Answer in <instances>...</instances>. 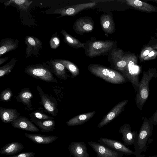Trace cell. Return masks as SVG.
<instances>
[{
	"label": "cell",
	"instance_id": "6da1fadb",
	"mask_svg": "<svg viewBox=\"0 0 157 157\" xmlns=\"http://www.w3.org/2000/svg\"><path fill=\"white\" fill-rule=\"evenodd\" d=\"M153 124L150 119L144 117L143 122L140 129L137 138L134 144L136 157H145L141 153L146 152L153 140L150 138L153 131Z\"/></svg>",
	"mask_w": 157,
	"mask_h": 157
},
{
	"label": "cell",
	"instance_id": "7a4b0ae2",
	"mask_svg": "<svg viewBox=\"0 0 157 157\" xmlns=\"http://www.w3.org/2000/svg\"><path fill=\"white\" fill-rule=\"evenodd\" d=\"M116 42L111 40H98L91 39L85 43V53L90 58L95 57L108 53L117 48Z\"/></svg>",
	"mask_w": 157,
	"mask_h": 157
},
{
	"label": "cell",
	"instance_id": "3957f363",
	"mask_svg": "<svg viewBox=\"0 0 157 157\" xmlns=\"http://www.w3.org/2000/svg\"><path fill=\"white\" fill-rule=\"evenodd\" d=\"M88 70L95 76L111 83L120 84L125 81V77L119 72L97 64L90 65Z\"/></svg>",
	"mask_w": 157,
	"mask_h": 157
},
{
	"label": "cell",
	"instance_id": "277c9868",
	"mask_svg": "<svg viewBox=\"0 0 157 157\" xmlns=\"http://www.w3.org/2000/svg\"><path fill=\"white\" fill-rule=\"evenodd\" d=\"M154 77L157 78V73L155 71L150 70L143 72L135 99L136 106L140 111L142 110L148 99L149 94V84L151 80Z\"/></svg>",
	"mask_w": 157,
	"mask_h": 157
},
{
	"label": "cell",
	"instance_id": "5b68a950",
	"mask_svg": "<svg viewBox=\"0 0 157 157\" xmlns=\"http://www.w3.org/2000/svg\"><path fill=\"white\" fill-rule=\"evenodd\" d=\"M24 71L29 75L38 80L48 82H58L52 74L41 64L29 65L25 68Z\"/></svg>",
	"mask_w": 157,
	"mask_h": 157
},
{
	"label": "cell",
	"instance_id": "8992f818",
	"mask_svg": "<svg viewBox=\"0 0 157 157\" xmlns=\"http://www.w3.org/2000/svg\"><path fill=\"white\" fill-rule=\"evenodd\" d=\"M128 58L127 65L122 73L132 83L135 92H137L140 82L138 77L139 68L136 65V58L130 55H128Z\"/></svg>",
	"mask_w": 157,
	"mask_h": 157
},
{
	"label": "cell",
	"instance_id": "52a82bcc",
	"mask_svg": "<svg viewBox=\"0 0 157 157\" xmlns=\"http://www.w3.org/2000/svg\"><path fill=\"white\" fill-rule=\"evenodd\" d=\"M109 60L115 69L123 73L128 63V55L124 54L123 51L120 48H116L109 52Z\"/></svg>",
	"mask_w": 157,
	"mask_h": 157
},
{
	"label": "cell",
	"instance_id": "ba28073f",
	"mask_svg": "<svg viewBox=\"0 0 157 157\" xmlns=\"http://www.w3.org/2000/svg\"><path fill=\"white\" fill-rule=\"evenodd\" d=\"M97 5L96 2H94L67 6L55 10L52 12V14L60 15L57 19L66 16H73L82 11L91 8Z\"/></svg>",
	"mask_w": 157,
	"mask_h": 157
},
{
	"label": "cell",
	"instance_id": "9c48e42d",
	"mask_svg": "<svg viewBox=\"0 0 157 157\" xmlns=\"http://www.w3.org/2000/svg\"><path fill=\"white\" fill-rule=\"evenodd\" d=\"M101 144L118 152L122 153L126 155H134L135 151L127 147L123 143L114 140L104 137H100L98 140Z\"/></svg>",
	"mask_w": 157,
	"mask_h": 157
},
{
	"label": "cell",
	"instance_id": "30bf717a",
	"mask_svg": "<svg viewBox=\"0 0 157 157\" xmlns=\"http://www.w3.org/2000/svg\"><path fill=\"white\" fill-rule=\"evenodd\" d=\"M97 157H123L124 154L118 152L95 141H87Z\"/></svg>",
	"mask_w": 157,
	"mask_h": 157
},
{
	"label": "cell",
	"instance_id": "8fae6325",
	"mask_svg": "<svg viewBox=\"0 0 157 157\" xmlns=\"http://www.w3.org/2000/svg\"><path fill=\"white\" fill-rule=\"evenodd\" d=\"M94 22L89 17H80L77 19L73 25V29L77 33L83 35L91 32L94 29Z\"/></svg>",
	"mask_w": 157,
	"mask_h": 157
},
{
	"label": "cell",
	"instance_id": "7c38bea8",
	"mask_svg": "<svg viewBox=\"0 0 157 157\" xmlns=\"http://www.w3.org/2000/svg\"><path fill=\"white\" fill-rule=\"evenodd\" d=\"M25 42L27 45L26 48V57L30 56H37L42 48V43L37 38L33 36H27Z\"/></svg>",
	"mask_w": 157,
	"mask_h": 157
},
{
	"label": "cell",
	"instance_id": "4fadbf2b",
	"mask_svg": "<svg viewBox=\"0 0 157 157\" xmlns=\"http://www.w3.org/2000/svg\"><path fill=\"white\" fill-rule=\"evenodd\" d=\"M37 89L40 95L42 105L45 110L53 116H56L58 112L56 100L52 97L44 93L39 86Z\"/></svg>",
	"mask_w": 157,
	"mask_h": 157
},
{
	"label": "cell",
	"instance_id": "5bb4252c",
	"mask_svg": "<svg viewBox=\"0 0 157 157\" xmlns=\"http://www.w3.org/2000/svg\"><path fill=\"white\" fill-rule=\"evenodd\" d=\"M118 132L122 135L121 139L126 146L134 145L137 138L138 133L135 131L132 132L130 125L125 123L119 128Z\"/></svg>",
	"mask_w": 157,
	"mask_h": 157
},
{
	"label": "cell",
	"instance_id": "9a60e30c",
	"mask_svg": "<svg viewBox=\"0 0 157 157\" xmlns=\"http://www.w3.org/2000/svg\"><path fill=\"white\" fill-rule=\"evenodd\" d=\"M128 102V100H124L116 105L99 123L98 127L101 128L111 122L123 111Z\"/></svg>",
	"mask_w": 157,
	"mask_h": 157
},
{
	"label": "cell",
	"instance_id": "2e32d148",
	"mask_svg": "<svg viewBox=\"0 0 157 157\" xmlns=\"http://www.w3.org/2000/svg\"><path fill=\"white\" fill-rule=\"evenodd\" d=\"M10 123L13 127L21 130L31 132L39 131L38 128L25 117L20 116Z\"/></svg>",
	"mask_w": 157,
	"mask_h": 157
},
{
	"label": "cell",
	"instance_id": "e0dca14e",
	"mask_svg": "<svg viewBox=\"0 0 157 157\" xmlns=\"http://www.w3.org/2000/svg\"><path fill=\"white\" fill-rule=\"evenodd\" d=\"M68 149L73 157H89L87 147L84 142H72L69 144Z\"/></svg>",
	"mask_w": 157,
	"mask_h": 157
},
{
	"label": "cell",
	"instance_id": "ac0fdd59",
	"mask_svg": "<svg viewBox=\"0 0 157 157\" xmlns=\"http://www.w3.org/2000/svg\"><path fill=\"white\" fill-rule=\"evenodd\" d=\"M101 28L106 33L112 34L115 31V25L112 15L109 13H104L100 17Z\"/></svg>",
	"mask_w": 157,
	"mask_h": 157
},
{
	"label": "cell",
	"instance_id": "d6986e66",
	"mask_svg": "<svg viewBox=\"0 0 157 157\" xmlns=\"http://www.w3.org/2000/svg\"><path fill=\"white\" fill-rule=\"evenodd\" d=\"M25 135L34 143L40 144H47L52 143L58 138L57 136L42 135L40 134H31L25 133Z\"/></svg>",
	"mask_w": 157,
	"mask_h": 157
},
{
	"label": "cell",
	"instance_id": "ffe728a7",
	"mask_svg": "<svg viewBox=\"0 0 157 157\" xmlns=\"http://www.w3.org/2000/svg\"><path fill=\"white\" fill-rule=\"evenodd\" d=\"M126 3L138 10L146 12L157 11V7L145 2L138 0H126Z\"/></svg>",
	"mask_w": 157,
	"mask_h": 157
},
{
	"label": "cell",
	"instance_id": "44dd1931",
	"mask_svg": "<svg viewBox=\"0 0 157 157\" xmlns=\"http://www.w3.org/2000/svg\"><path fill=\"white\" fill-rule=\"evenodd\" d=\"M24 148L23 144L19 142H13L6 144L0 150L2 155H13L21 151Z\"/></svg>",
	"mask_w": 157,
	"mask_h": 157
},
{
	"label": "cell",
	"instance_id": "7402d4cb",
	"mask_svg": "<svg viewBox=\"0 0 157 157\" xmlns=\"http://www.w3.org/2000/svg\"><path fill=\"white\" fill-rule=\"evenodd\" d=\"M17 39L7 38L2 39L0 41V56L11 51L15 50L18 47Z\"/></svg>",
	"mask_w": 157,
	"mask_h": 157
},
{
	"label": "cell",
	"instance_id": "603a6c76",
	"mask_svg": "<svg viewBox=\"0 0 157 157\" xmlns=\"http://www.w3.org/2000/svg\"><path fill=\"white\" fill-rule=\"evenodd\" d=\"M20 115V113L15 109L0 107V117L4 123H11L19 117Z\"/></svg>",
	"mask_w": 157,
	"mask_h": 157
},
{
	"label": "cell",
	"instance_id": "cb8c5ba5",
	"mask_svg": "<svg viewBox=\"0 0 157 157\" xmlns=\"http://www.w3.org/2000/svg\"><path fill=\"white\" fill-rule=\"evenodd\" d=\"M32 121L40 129L42 132H48L54 131L56 124L53 120H42L31 117Z\"/></svg>",
	"mask_w": 157,
	"mask_h": 157
},
{
	"label": "cell",
	"instance_id": "d4e9b609",
	"mask_svg": "<svg viewBox=\"0 0 157 157\" xmlns=\"http://www.w3.org/2000/svg\"><path fill=\"white\" fill-rule=\"evenodd\" d=\"M33 95L29 88H24L18 93L16 99L17 101L21 102L29 109L32 107L31 99Z\"/></svg>",
	"mask_w": 157,
	"mask_h": 157
},
{
	"label": "cell",
	"instance_id": "484cf974",
	"mask_svg": "<svg viewBox=\"0 0 157 157\" xmlns=\"http://www.w3.org/2000/svg\"><path fill=\"white\" fill-rule=\"evenodd\" d=\"M95 113V112L93 111L78 115L70 119L66 124L69 126L83 124L92 117Z\"/></svg>",
	"mask_w": 157,
	"mask_h": 157
},
{
	"label": "cell",
	"instance_id": "4316f807",
	"mask_svg": "<svg viewBox=\"0 0 157 157\" xmlns=\"http://www.w3.org/2000/svg\"><path fill=\"white\" fill-rule=\"evenodd\" d=\"M61 33L64 36V41L69 46L76 49L84 48L85 43H81L78 39L67 33L64 29H62Z\"/></svg>",
	"mask_w": 157,
	"mask_h": 157
},
{
	"label": "cell",
	"instance_id": "83f0119b",
	"mask_svg": "<svg viewBox=\"0 0 157 157\" xmlns=\"http://www.w3.org/2000/svg\"><path fill=\"white\" fill-rule=\"evenodd\" d=\"M53 68V73L58 78L66 80L69 76L67 74L66 67L62 63L56 61L55 59L51 60Z\"/></svg>",
	"mask_w": 157,
	"mask_h": 157
},
{
	"label": "cell",
	"instance_id": "f1b7e54d",
	"mask_svg": "<svg viewBox=\"0 0 157 157\" xmlns=\"http://www.w3.org/2000/svg\"><path fill=\"white\" fill-rule=\"evenodd\" d=\"M55 60L63 64L71 73L72 78L76 77L79 74L78 67L71 61L65 59H56Z\"/></svg>",
	"mask_w": 157,
	"mask_h": 157
},
{
	"label": "cell",
	"instance_id": "f546056e",
	"mask_svg": "<svg viewBox=\"0 0 157 157\" xmlns=\"http://www.w3.org/2000/svg\"><path fill=\"white\" fill-rule=\"evenodd\" d=\"M33 2L30 0H10L5 2L4 5L5 6H8L13 3L16 5L21 11H26Z\"/></svg>",
	"mask_w": 157,
	"mask_h": 157
},
{
	"label": "cell",
	"instance_id": "4dcf8cb0",
	"mask_svg": "<svg viewBox=\"0 0 157 157\" xmlns=\"http://www.w3.org/2000/svg\"><path fill=\"white\" fill-rule=\"evenodd\" d=\"M16 61V58H13L7 63L0 67L1 78L11 72L15 65Z\"/></svg>",
	"mask_w": 157,
	"mask_h": 157
},
{
	"label": "cell",
	"instance_id": "1f68e13d",
	"mask_svg": "<svg viewBox=\"0 0 157 157\" xmlns=\"http://www.w3.org/2000/svg\"><path fill=\"white\" fill-rule=\"evenodd\" d=\"M31 117L42 120H53L52 117L48 116L41 112L36 111L30 114Z\"/></svg>",
	"mask_w": 157,
	"mask_h": 157
},
{
	"label": "cell",
	"instance_id": "d6a6232c",
	"mask_svg": "<svg viewBox=\"0 0 157 157\" xmlns=\"http://www.w3.org/2000/svg\"><path fill=\"white\" fill-rule=\"evenodd\" d=\"M13 96V94L10 88H7L2 91L0 94V100L4 102L8 101L11 100Z\"/></svg>",
	"mask_w": 157,
	"mask_h": 157
},
{
	"label": "cell",
	"instance_id": "836d02e7",
	"mask_svg": "<svg viewBox=\"0 0 157 157\" xmlns=\"http://www.w3.org/2000/svg\"><path fill=\"white\" fill-rule=\"evenodd\" d=\"M60 40L59 38L56 36H53L50 39L49 44L51 48L56 49L59 46Z\"/></svg>",
	"mask_w": 157,
	"mask_h": 157
},
{
	"label": "cell",
	"instance_id": "e575fe53",
	"mask_svg": "<svg viewBox=\"0 0 157 157\" xmlns=\"http://www.w3.org/2000/svg\"><path fill=\"white\" fill-rule=\"evenodd\" d=\"M35 153L33 152H23L11 156L7 157H34Z\"/></svg>",
	"mask_w": 157,
	"mask_h": 157
},
{
	"label": "cell",
	"instance_id": "d590c367",
	"mask_svg": "<svg viewBox=\"0 0 157 157\" xmlns=\"http://www.w3.org/2000/svg\"><path fill=\"white\" fill-rule=\"evenodd\" d=\"M150 119L151 120L153 125H157V109L155 112Z\"/></svg>",
	"mask_w": 157,
	"mask_h": 157
},
{
	"label": "cell",
	"instance_id": "8d00e7d4",
	"mask_svg": "<svg viewBox=\"0 0 157 157\" xmlns=\"http://www.w3.org/2000/svg\"><path fill=\"white\" fill-rule=\"evenodd\" d=\"M151 48H150L149 49H146L143 52V53L141 55V57H142V58L147 56V55L149 54L150 52V50H151L150 49Z\"/></svg>",
	"mask_w": 157,
	"mask_h": 157
},
{
	"label": "cell",
	"instance_id": "74e56055",
	"mask_svg": "<svg viewBox=\"0 0 157 157\" xmlns=\"http://www.w3.org/2000/svg\"><path fill=\"white\" fill-rule=\"evenodd\" d=\"M9 58V57H7L0 58V65L8 60Z\"/></svg>",
	"mask_w": 157,
	"mask_h": 157
},
{
	"label": "cell",
	"instance_id": "f35d334b",
	"mask_svg": "<svg viewBox=\"0 0 157 157\" xmlns=\"http://www.w3.org/2000/svg\"><path fill=\"white\" fill-rule=\"evenodd\" d=\"M155 54V53L153 51H151L148 55V57H151L154 56Z\"/></svg>",
	"mask_w": 157,
	"mask_h": 157
},
{
	"label": "cell",
	"instance_id": "ab89813d",
	"mask_svg": "<svg viewBox=\"0 0 157 157\" xmlns=\"http://www.w3.org/2000/svg\"><path fill=\"white\" fill-rule=\"evenodd\" d=\"M149 157H157V155L151 156Z\"/></svg>",
	"mask_w": 157,
	"mask_h": 157
},
{
	"label": "cell",
	"instance_id": "60d3db41",
	"mask_svg": "<svg viewBox=\"0 0 157 157\" xmlns=\"http://www.w3.org/2000/svg\"><path fill=\"white\" fill-rule=\"evenodd\" d=\"M154 1L157 2V0H154Z\"/></svg>",
	"mask_w": 157,
	"mask_h": 157
},
{
	"label": "cell",
	"instance_id": "b9f144b4",
	"mask_svg": "<svg viewBox=\"0 0 157 157\" xmlns=\"http://www.w3.org/2000/svg\"></svg>",
	"mask_w": 157,
	"mask_h": 157
}]
</instances>
